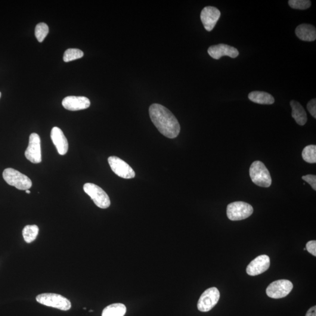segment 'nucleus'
<instances>
[{"label": "nucleus", "instance_id": "6", "mask_svg": "<svg viewBox=\"0 0 316 316\" xmlns=\"http://www.w3.org/2000/svg\"><path fill=\"white\" fill-rule=\"evenodd\" d=\"M83 190L88 194L96 206L101 209H107L110 206V197L98 186L91 183H87L83 186Z\"/></svg>", "mask_w": 316, "mask_h": 316}, {"label": "nucleus", "instance_id": "17", "mask_svg": "<svg viewBox=\"0 0 316 316\" xmlns=\"http://www.w3.org/2000/svg\"><path fill=\"white\" fill-rule=\"evenodd\" d=\"M292 107V116L296 121V122L300 126H304L308 121V116L304 108L299 102L292 100L290 103Z\"/></svg>", "mask_w": 316, "mask_h": 316}, {"label": "nucleus", "instance_id": "12", "mask_svg": "<svg viewBox=\"0 0 316 316\" xmlns=\"http://www.w3.org/2000/svg\"><path fill=\"white\" fill-rule=\"evenodd\" d=\"M270 258L268 255L257 256L250 262L247 268V273L250 276H256L267 271L270 266Z\"/></svg>", "mask_w": 316, "mask_h": 316}, {"label": "nucleus", "instance_id": "30", "mask_svg": "<svg viewBox=\"0 0 316 316\" xmlns=\"http://www.w3.org/2000/svg\"><path fill=\"white\" fill-rule=\"evenodd\" d=\"M1 92H0V97H1Z\"/></svg>", "mask_w": 316, "mask_h": 316}, {"label": "nucleus", "instance_id": "19", "mask_svg": "<svg viewBox=\"0 0 316 316\" xmlns=\"http://www.w3.org/2000/svg\"><path fill=\"white\" fill-rule=\"evenodd\" d=\"M126 312V306L123 303H114L103 310L101 316H125Z\"/></svg>", "mask_w": 316, "mask_h": 316}, {"label": "nucleus", "instance_id": "22", "mask_svg": "<svg viewBox=\"0 0 316 316\" xmlns=\"http://www.w3.org/2000/svg\"><path fill=\"white\" fill-rule=\"evenodd\" d=\"M84 56V53L79 49H68L64 52L63 61L65 63L78 60Z\"/></svg>", "mask_w": 316, "mask_h": 316}, {"label": "nucleus", "instance_id": "28", "mask_svg": "<svg viewBox=\"0 0 316 316\" xmlns=\"http://www.w3.org/2000/svg\"><path fill=\"white\" fill-rule=\"evenodd\" d=\"M306 316H316V306H315L309 309Z\"/></svg>", "mask_w": 316, "mask_h": 316}, {"label": "nucleus", "instance_id": "13", "mask_svg": "<svg viewBox=\"0 0 316 316\" xmlns=\"http://www.w3.org/2000/svg\"><path fill=\"white\" fill-rule=\"evenodd\" d=\"M63 105L66 110L79 111L88 108L91 105V101L83 96H67L63 99Z\"/></svg>", "mask_w": 316, "mask_h": 316}, {"label": "nucleus", "instance_id": "9", "mask_svg": "<svg viewBox=\"0 0 316 316\" xmlns=\"http://www.w3.org/2000/svg\"><path fill=\"white\" fill-rule=\"evenodd\" d=\"M111 169L119 177L124 179H132L135 176L134 170L128 163L120 158L110 157L108 159Z\"/></svg>", "mask_w": 316, "mask_h": 316}, {"label": "nucleus", "instance_id": "18", "mask_svg": "<svg viewBox=\"0 0 316 316\" xmlns=\"http://www.w3.org/2000/svg\"><path fill=\"white\" fill-rule=\"evenodd\" d=\"M250 100L259 104L270 105L274 103L275 98L271 95L264 92L254 91L249 95Z\"/></svg>", "mask_w": 316, "mask_h": 316}, {"label": "nucleus", "instance_id": "25", "mask_svg": "<svg viewBox=\"0 0 316 316\" xmlns=\"http://www.w3.org/2000/svg\"><path fill=\"white\" fill-rule=\"evenodd\" d=\"M303 180L311 186L314 190H316V176L314 175H308L303 176L302 177Z\"/></svg>", "mask_w": 316, "mask_h": 316}, {"label": "nucleus", "instance_id": "10", "mask_svg": "<svg viewBox=\"0 0 316 316\" xmlns=\"http://www.w3.org/2000/svg\"><path fill=\"white\" fill-rule=\"evenodd\" d=\"M25 156L33 163L41 162V139L36 133H32L30 136L29 146L25 152Z\"/></svg>", "mask_w": 316, "mask_h": 316}, {"label": "nucleus", "instance_id": "2", "mask_svg": "<svg viewBox=\"0 0 316 316\" xmlns=\"http://www.w3.org/2000/svg\"><path fill=\"white\" fill-rule=\"evenodd\" d=\"M250 176L252 181L260 187L269 188L272 184L270 173L260 161H255L250 168Z\"/></svg>", "mask_w": 316, "mask_h": 316}, {"label": "nucleus", "instance_id": "4", "mask_svg": "<svg viewBox=\"0 0 316 316\" xmlns=\"http://www.w3.org/2000/svg\"><path fill=\"white\" fill-rule=\"evenodd\" d=\"M36 300L40 304L63 311H69L72 307L69 300L58 294L51 293L40 294L36 296Z\"/></svg>", "mask_w": 316, "mask_h": 316}, {"label": "nucleus", "instance_id": "5", "mask_svg": "<svg viewBox=\"0 0 316 316\" xmlns=\"http://www.w3.org/2000/svg\"><path fill=\"white\" fill-rule=\"evenodd\" d=\"M253 212V207L244 201H235L227 208L228 218L231 221H240L249 218Z\"/></svg>", "mask_w": 316, "mask_h": 316}, {"label": "nucleus", "instance_id": "16", "mask_svg": "<svg viewBox=\"0 0 316 316\" xmlns=\"http://www.w3.org/2000/svg\"><path fill=\"white\" fill-rule=\"evenodd\" d=\"M295 33L297 36L303 41L312 42L316 39V28L311 24L299 25L296 28Z\"/></svg>", "mask_w": 316, "mask_h": 316}, {"label": "nucleus", "instance_id": "29", "mask_svg": "<svg viewBox=\"0 0 316 316\" xmlns=\"http://www.w3.org/2000/svg\"><path fill=\"white\" fill-rule=\"evenodd\" d=\"M26 193H28V194H30V193H31V191H30V190H26Z\"/></svg>", "mask_w": 316, "mask_h": 316}, {"label": "nucleus", "instance_id": "24", "mask_svg": "<svg viewBox=\"0 0 316 316\" xmlns=\"http://www.w3.org/2000/svg\"><path fill=\"white\" fill-rule=\"evenodd\" d=\"M290 7L297 10H306L311 6V1L309 0H289Z\"/></svg>", "mask_w": 316, "mask_h": 316}, {"label": "nucleus", "instance_id": "11", "mask_svg": "<svg viewBox=\"0 0 316 316\" xmlns=\"http://www.w3.org/2000/svg\"><path fill=\"white\" fill-rule=\"evenodd\" d=\"M221 12L219 9L211 7H204L201 12L200 18L204 29L207 32H212L221 17Z\"/></svg>", "mask_w": 316, "mask_h": 316}, {"label": "nucleus", "instance_id": "15", "mask_svg": "<svg viewBox=\"0 0 316 316\" xmlns=\"http://www.w3.org/2000/svg\"><path fill=\"white\" fill-rule=\"evenodd\" d=\"M51 138L61 156H64L67 153L69 144L63 131L60 128L55 126L52 129Z\"/></svg>", "mask_w": 316, "mask_h": 316}, {"label": "nucleus", "instance_id": "3", "mask_svg": "<svg viewBox=\"0 0 316 316\" xmlns=\"http://www.w3.org/2000/svg\"><path fill=\"white\" fill-rule=\"evenodd\" d=\"M3 178L8 185L21 190H29L32 187V181L28 176L12 168L5 169L2 173Z\"/></svg>", "mask_w": 316, "mask_h": 316}, {"label": "nucleus", "instance_id": "1", "mask_svg": "<svg viewBox=\"0 0 316 316\" xmlns=\"http://www.w3.org/2000/svg\"><path fill=\"white\" fill-rule=\"evenodd\" d=\"M152 122L161 134L170 139L178 137L181 126L170 111L159 104H152L149 109Z\"/></svg>", "mask_w": 316, "mask_h": 316}, {"label": "nucleus", "instance_id": "21", "mask_svg": "<svg viewBox=\"0 0 316 316\" xmlns=\"http://www.w3.org/2000/svg\"><path fill=\"white\" fill-rule=\"evenodd\" d=\"M303 160L309 163H316V146L315 145H310L303 149L302 152Z\"/></svg>", "mask_w": 316, "mask_h": 316}, {"label": "nucleus", "instance_id": "20", "mask_svg": "<svg viewBox=\"0 0 316 316\" xmlns=\"http://www.w3.org/2000/svg\"><path fill=\"white\" fill-rule=\"evenodd\" d=\"M39 233V228L36 225H28L24 227L23 235L25 241L31 243L36 240Z\"/></svg>", "mask_w": 316, "mask_h": 316}, {"label": "nucleus", "instance_id": "14", "mask_svg": "<svg viewBox=\"0 0 316 316\" xmlns=\"http://www.w3.org/2000/svg\"><path fill=\"white\" fill-rule=\"evenodd\" d=\"M208 54L213 59L219 60L224 56H228L231 58H237L239 55V52L232 46L221 43V44L211 46L208 49Z\"/></svg>", "mask_w": 316, "mask_h": 316}, {"label": "nucleus", "instance_id": "27", "mask_svg": "<svg viewBox=\"0 0 316 316\" xmlns=\"http://www.w3.org/2000/svg\"><path fill=\"white\" fill-rule=\"evenodd\" d=\"M306 250L313 255L316 256V241L313 240L309 241L306 244Z\"/></svg>", "mask_w": 316, "mask_h": 316}, {"label": "nucleus", "instance_id": "23", "mask_svg": "<svg viewBox=\"0 0 316 316\" xmlns=\"http://www.w3.org/2000/svg\"><path fill=\"white\" fill-rule=\"evenodd\" d=\"M49 32V27L48 25L41 23L36 26L35 33V36L39 42H42L47 36Z\"/></svg>", "mask_w": 316, "mask_h": 316}, {"label": "nucleus", "instance_id": "8", "mask_svg": "<svg viewBox=\"0 0 316 316\" xmlns=\"http://www.w3.org/2000/svg\"><path fill=\"white\" fill-rule=\"evenodd\" d=\"M221 297L219 290L215 287L207 289L201 295L197 303V308L201 312H207L212 310L219 302Z\"/></svg>", "mask_w": 316, "mask_h": 316}, {"label": "nucleus", "instance_id": "7", "mask_svg": "<svg viewBox=\"0 0 316 316\" xmlns=\"http://www.w3.org/2000/svg\"><path fill=\"white\" fill-rule=\"evenodd\" d=\"M293 287V284L289 280H278L269 285L266 292L271 298L281 299L289 295Z\"/></svg>", "mask_w": 316, "mask_h": 316}, {"label": "nucleus", "instance_id": "26", "mask_svg": "<svg viewBox=\"0 0 316 316\" xmlns=\"http://www.w3.org/2000/svg\"><path fill=\"white\" fill-rule=\"evenodd\" d=\"M307 108L311 113V115L316 119V100L315 98L312 99L307 105Z\"/></svg>", "mask_w": 316, "mask_h": 316}]
</instances>
